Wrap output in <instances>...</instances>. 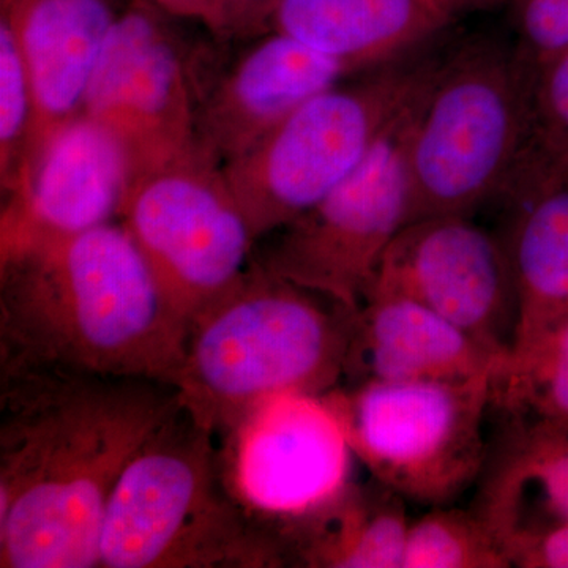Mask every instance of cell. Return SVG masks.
I'll use <instances>...</instances> for the list:
<instances>
[{"label": "cell", "instance_id": "obj_8", "mask_svg": "<svg viewBox=\"0 0 568 568\" xmlns=\"http://www.w3.org/2000/svg\"><path fill=\"white\" fill-rule=\"evenodd\" d=\"M121 220L186 328L241 278L257 245L222 164L197 149L140 175Z\"/></svg>", "mask_w": 568, "mask_h": 568}, {"label": "cell", "instance_id": "obj_10", "mask_svg": "<svg viewBox=\"0 0 568 568\" xmlns=\"http://www.w3.org/2000/svg\"><path fill=\"white\" fill-rule=\"evenodd\" d=\"M353 74L357 73L272 28L194 41L196 149L224 166L306 100Z\"/></svg>", "mask_w": 568, "mask_h": 568}, {"label": "cell", "instance_id": "obj_11", "mask_svg": "<svg viewBox=\"0 0 568 568\" xmlns=\"http://www.w3.org/2000/svg\"><path fill=\"white\" fill-rule=\"evenodd\" d=\"M193 43L148 3L122 10L104 43L84 112L121 138L136 179L196 149Z\"/></svg>", "mask_w": 568, "mask_h": 568}, {"label": "cell", "instance_id": "obj_18", "mask_svg": "<svg viewBox=\"0 0 568 568\" xmlns=\"http://www.w3.org/2000/svg\"><path fill=\"white\" fill-rule=\"evenodd\" d=\"M480 477L474 510L499 541L515 530L568 523V420L508 418Z\"/></svg>", "mask_w": 568, "mask_h": 568}, {"label": "cell", "instance_id": "obj_2", "mask_svg": "<svg viewBox=\"0 0 568 568\" xmlns=\"http://www.w3.org/2000/svg\"><path fill=\"white\" fill-rule=\"evenodd\" d=\"M185 336L122 220L0 242V366L173 386Z\"/></svg>", "mask_w": 568, "mask_h": 568}, {"label": "cell", "instance_id": "obj_4", "mask_svg": "<svg viewBox=\"0 0 568 568\" xmlns=\"http://www.w3.org/2000/svg\"><path fill=\"white\" fill-rule=\"evenodd\" d=\"M99 567L276 568L290 559L276 530L235 495L215 436L179 406L112 489Z\"/></svg>", "mask_w": 568, "mask_h": 568}, {"label": "cell", "instance_id": "obj_3", "mask_svg": "<svg viewBox=\"0 0 568 568\" xmlns=\"http://www.w3.org/2000/svg\"><path fill=\"white\" fill-rule=\"evenodd\" d=\"M357 313L253 256L189 323L173 383L179 406L224 437L274 396L327 394L345 376Z\"/></svg>", "mask_w": 568, "mask_h": 568}, {"label": "cell", "instance_id": "obj_5", "mask_svg": "<svg viewBox=\"0 0 568 568\" xmlns=\"http://www.w3.org/2000/svg\"><path fill=\"white\" fill-rule=\"evenodd\" d=\"M529 84L514 41L477 37L439 55L405 123L409 223L474 216L506 197L528 140Z\"/></svg>", "mask_w": 568, "mask_h": 568}, {"label": "cell", "instance_id": "obj_13", "mask_svg": "<svg viewBox=\"0 0 568 568\" xmlns=\"http://www.w3.org/2000/svg\"><path fill=\"white\" fill-rule=\"evenodd\" d=\"M223 439L235 495L275 530L323 507L354 480L353 448L325 395L274 396Z\"/></svg>", "mask_w": 568, "mask_h": 568}, {"label": "cell", "instance_id": "obj_9", "mask_svg": "<svg viewBox=\"0 0 568 568\" xmlns=\"http://www.w3.org/2000/svg\"><path fill=\"white\" fill-rule=\"evenodd\" d=\"M410 103L351 178L257 242V263L355 313L364 306L388 246L409 223L405 123Z\"/></svg>", "mask_w": 568, "mask_h": 568}, {"label": "cell", "instance_id": "obj_24", "mask_svg": "<svg viewBox=\"0 0 568 568\" xmlns=\"http://www.w3.org/2000/svg\"><path fill=\"white\" fill-rule=\"evenodd\" d=\"M36 103L28 67L17 36L0 18V183L2 194L14 189L31 145Z\"/></svg>", "mask_w": 568, "mask_h": 568}, {"label": "cell", "instance_id": "obj_23", "mask_svg": "<svg viewBox=\"0 0 568 568\" xmlns=\"http://www.w3.org/2000/svg\"><path fill=\"white\" fill-rule=\"evenodd\" d=\"M568 173V50L530 67L528 140L504 200L529 183Z\"/></svg>", "mask_w": 568, "mask_h": 568}, {"label": "cell", "instance_id": "obj_25", "mask_svg": "<svg viewBox=\"0 0 568 568\" xmlns=\"http://www.w3.org/2000/svg\"><path fill=\"white\" fill-rule=\"evenodd\" d=\"M517 39L529 67L568 50V0H508Z\"/></svg>", "mask_w": 568, "mask_h": 568}, {"label": "cell", "instance_id": "obj_22", "mask_svg": "<svg viewBox=\"0 0 568 568\" xmlns=\"http://www.w3.org/2000/svg\"><path fill=\"white\" fill-rule=\"evenodd\" d=\"M402 568H511L495 530L476 510L448 506L409 521Z\"/></svg>", "mask_w": 568, "mask_h": 568}, {"label": "cell", "instance_id": "obj_26", "mask_svg": "<svg viewBox=\"0 0 568 568\" xmlns=\"http://www.w3.org/2000/svg\"><path fill=\"white\" fill-rule=\"evenodd\" d=\"M500 544L511 567L568 568V523L515 530Z\"/></svg>", "mask_w": 568, "mask_h": 568}, {"label": "cell", "instance_id": "obj_15", "mask_svg": "<svg viewBox=\"0 0 568 568\" xmlns=\"http://www.w3.org/2000/svg\"><path fill=\"white\" fill-rule=\"evenodd\" d=\"M504 358L426 306L376 293L355 316L343 377L349 386L463 383L495 376Z\"/></svg>", "mask_w": 568, "mask_h": 568}, {"label": "cell", "instance_id": "obj_12", "mask_svg": "<svg viewBox=\"0 0 568 568\" xmlns=\"http://www.w3.org/2000/svg\"><path fill=\"white\" fill-rule=\"evenodd\" d=\"M376 293L426 306L504 357L514 346L518 291L506 239L473 216L407 223L388 246L368 297Z\"/></svg>", "mask_w": 568, "mask_h": 568}, {"label": "cell", "instance_id": "obj_27", "mask_svg": "<svg viewBox=\"0 0 568 568\" xmlns=\"http://www.w3.org/2000/svg\"><path fill=\"white\" fill-rule=\"evenodd\" d=\"M454 2L457 3L459 10L466 14L469 13V11L489 9V7L504 2V0H454Z\"/></svg>", "mask_w": 568, "mask_h": 568}, {"label": "cell", "instance_id": "obj_19", "mask_svg": "<svg viewBox=\"0 0 568 568\" xmlns=\"http://www.w3.org/2000/svg\"><path fill=\"white\" fill-rule=\"evenodd\" d=\"M407 528L406 500L369 477L276 532L293 567L402 568Z\"/></svg>", "mask_w": 568, "mask_h": 568}, {"label": "cell", "instance_id": "obj_7", "mask_svg": "<svg viewBox=\"0 0 568 568\" xmlns=\"http://www.w3.org/2000/svg\"><path fill=\"white\" fill-rule=\"evenodd\" d=\"M493 376L463 383H364L325 398L355 459L405 500L450 506L487 465Z\"/></svg>", "mask_w": 568, "mask_h": 568}, {"label": "cell", "instance_id": "obj_6", "mask_svg": "<svg viewBox=\"0 0 568 568\" xmlns=\"http://www.w3.org/2000/svg\"><path fill=\"white\" fill-rule=\"evenodd\" d=\"M417 52L317 93L224 164L257 242L323 201L375 151L435 70L439 54Z\"/></svg>", "mask_w": 568, "mask_h": 568}, {"label": "cell", "instance_id": "obj_16", "mask_svg": "<svg viewBox=\"0 0 568 568\" xmlns=\"http://www.w3.org/2000/svg\"><path fill=\"white\" fill-rule=\"evenodd\" d=\"M121 11L114 0H3L2 17L17 36L36 103L26 163L58 126L84 112L93 70Z\"/></svg>", "mask_w": 568, "mask_h": 568}, {"label": "cell", "instance_id": "obj_21", "mask_svg": "<svg viewBox=\"0 0 568 568\" xmlns=\"http://www.w3.org/2000/svg\"><path fill=\"white\" fill-rule=\"evenodd\" d=\"M491 407L511 420H568V313L511 346L493 376Z\"/></svg>", "mask_w": 568, "mask_h": 568}, {"label": "cell", "instance_id": "obj_20", "mask_svg": "<svg viewBox=\"0 0 568 568\" xmlns=\"http://www.w3.org/2000/svg\"><path fill=\"white\" fill-rule=\"evenodd\" d=\"M507 203L504 239L517 282V343L568 313V173L529 183Z\"/></svg>", "mask_w": 568, "mask_h": 568}, {"label": "cell", "instance_id": "obj_1", "mask_svg": "<svg viewBox=\"0 0 568 568\" xmlns=\"http://www.w3.org/2000/svg\"><path fill=\"white\" fill-rule=\"evenodd\" d=\"M0 567H99L112 489L179 407L173 386L0 368Z\"/></svg>", "mask_w": 568, "mask_h": 568}, {"label": "cell", "instance_id": "obj_28", "mask_svg": "<svg viewBox=\"0 0 568 568\" xmlns=\"http://www.w3.org/2000/svg\"><path fill=\"white\" fill-rule=\"evenodd\" d=\"M271 2H272V0H271ZM271 2H268V6H271Z\"/></svg>", "mask_w": 568, "mask_h": 568}, {"label": "cell", "instance_id": "obj_17", "mask_svg": "<svg viewBox=\"0 0 568 568\" xmlns=\"http://www.w3.org/2000/svg\"><path fill=\"white\" fill-rule=\"evenodd\" d=\"M454 0H272L271 28L353 73L420 51L463 17Z\"/></svg>", "mask_w": 568, "mask_h": 568}, {"label": "cell", "instance_id": "obj_14", "mask_svg": "<svg viewBox=\"0 0 568 568\" xmlns=\"http://www.w3.org/2000/svg\"><path fill=\"white\" fill-rule=\"evenodd\" d=\"M134 181L121 138L81 112L43 141L3 194L0 242L61 237L118 222Z\"/></svg>", "mask_w": 568, "mask_h": 568}]
</instances>
